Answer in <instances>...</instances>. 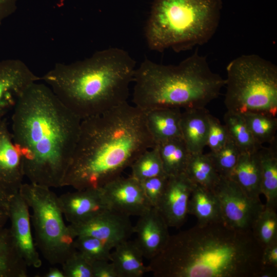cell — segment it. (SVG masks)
<instances>
[{
	"mask_svg": "<svg viewBox=\"0 0 277 277\" xmlns=\"http://www.w3.org/2000/svg\"><path fill=\"white\" fill-rule=\"evenodd\" d=\"M193 185L184 173L169 176L157 208L169 227L179 228L184 223Z\"/></svg>",
	"mask_w": 277,
	"mask_h": 277,
	"instance_id": "5bb4252c",
	"label": "cell"
},
{
	"mask_svg": "<svg viewBox=\"0 0 277 277\" xmlns=\"http://www.w3.org/2000/svg\"><path fill=\"white\" fill-rule=\"evenodd\" d=\"M62 265L65 277H93L92 264L76 249Z\"/></svg>",
	"mask_w": 277,
	"mask_h": 277,
	"instance_id": "d6a6232c",
	"label": "cell"
},
{
	"mask_svg": "<svg viewBox=\"0 0 277 277\" xmlns=\"http://www.w3.org/2000/svg\"><path fill=\"white\" fill-rule=\"evenodd\" d=\"M19 192L32 211L36 247L50 264L62 265L75 250V238L64 222L58 196L50 188L30 182L23 183Z\"/></svg>",
	"mask_w": 277,
	"mask_h": 277,
	"instance_id": "ba28073f",
	"label": "cell"
},
{
	"mask_svg": "<svg viewBox=\"0 0 277 277\" xmlns=\"http://www.w3.org/2000/svg\"><path fill=\"white\" fill-rule=\"evenodd\" d=\"M41 80L27 65L18 59L0 61V120L11 108L25 90Z\"/></svg>",
	"mask_w": 277,
	"mask_h": 277,
	"instance_id": "4fadbf2b",
	"label": "cell"
},
{
	"mask_svg": "<svg viewBox=\"0 0 277 277\" xmlns=\"http://www.w3.org/2000/svg\"><path fill=\"white\" fill-rule=\"evenodd\" d=\"M209 129L207 144L210 152H215L221 148L227 141L229 136L224 124L218 118L209 114Z\"/></svg>",
	"mask_w": 277,
	"mask_h": 277,
	"instance_id": "e575fe53",
	"label": "cell"
},
{
	"mask_svg": "<svg viewBox=\"0 0 277 277\" xmlns=\"http://www.w3.org/2000/svg\"><path fill=\"white\" fill-rule=\"evenodd\" d=\"M17 8V0H0V25Z\"/></svg>",
	"mask_w": 277,
	"mask_h": 277,
	"instance_id": "f35d334b",
	"label": "cell"
},
{
	"mask_svg": "<svg viewBox=\"0 0 277 277\" xmlns=\"http://www.w3.org/2000/svg\"><path fill=\"white\" fill-rule=\"evenodd\" d=\"M221 0H155L145 28L148 47L176 52L205 44L215 34Z\"/></svg>",
	"mask_w": 277,
	"mask_h": 277,
	"instance_id": "8992f818",
	"label": "cell"
},
{
	"mask_svg": "<svg viewBox=\"0 0 277 277\" xmlns=\"http://www.w3.org/2000/svg\"><path fill=\"white\" fill-rule=\"evenodd\" d=\"M277 268L271 267H262L256 277H276Z\"/></svg>",
	"mask_w": 277,
	"mask_h": 277,
	"instance_id": "ab89813d",
	"label": "cell"
},
{
	"mask_svg": "<svg viewBox=\"0 0 277 277\" xmlns=\"http://www.w3.org/2000/svg\"><path fill=\"white\" fill-rule=\"evenodd\" d=\"M113 249L110 262L117 277H142L149 272L144 264L142 253L134 241H124Z\"/></svg>",
	"mask_w": 277,
	"mask_h": 277,
	"instance_id": "ffe728a7",
	"label": "cell"
},
{
	"mask_svg": "<svg viewBox=\"0 0 277 277\" xmlns=\"http://www.w3.org/2000/svg\"><path fill=\"white\" fill-rule=\"evenodd\" d=\"M65 219L70 224H77L110 209L101 188L76 190L58 196Z\"/></svg>",
	"mask_w": 277,
	"mask_h": 277,
	"instance_id": "2e32d148",
	"label": "cell"
},
{
	"mask_svg": "<svg viewBox=\"0 0 277 277\" xmlns=\"http://www.w3.org/2000/svg\"><path fill=\"white\" fill-rule=\"evenodd\" d=\"M168 228L157 208L151 207L138 216L133 226L134 241L144 258L150 260L164 249L170 236Z\"/></svg>",
	"mask_w": 277,
	"mask_h": 277,
	"instance_id": "9a60e30c",
	"label": "cell"
},
{
	"mask_svg": "<svg viewBox=\"0 0 277 277\" xmlns=\"http://www.w3.org/2000/svg\"><path fill=\"white\" fill-rule=\"evenodd\" d=\"M93 277H117L113 265L109 261H98L92 263Z\"/></svg>",
	"mask_w": 277,
	"mask_h": 277,
	"instance_id": "8d00e7d4",
	"label": "cell"
},
{
	"mask_svg": "<svg viewBox=\"0 0 277 277\" xmlns=\"http://www.w3.org/2000/svg\"><path fill=\"white\" fill-rule=\"evenodd\" d=\"M28 267L15 247L9 228H1L0 277H27Z\"/></svg>",
	"mask_w": 277,
	"mask_h": 277,
	"instance_id": "cb8c5ba5",
	"label": "cell"
},
{
	"mask_svg": "<svg viewBox=\"0 0 277 277\" xmlns=\"http://www.w3.org/2000/svg\"><path fill=\"white\" fill-rule=\"evenodd\" d=\"M168 178L169 176L165 174L140 182L144 195L152 207L157 208L166 189Z\"/></svg>",
	"mask_w": 277,
	"mask_h": 277,
	"instance_id": "836d02e7",
	"label": "cell"
},
{
	"mask_svg": "<svg viewBox=\"0 0 277 277\" xmlns=\"http://www.w3.org/2000/svg\"><path fill=\"white\" fill-rule=\"evenodd\" d=\"M154 146L145 112L128 102L82 120L62 187L101 188L121 176L141 153Z\"/></svg>",
	"mask_w": 277,
	"mask_h": 277,
	"instance_id": "7a4b0ae2",
	"label": "cell"
},
{
	"mask_svg": "<svg viewBox=\"0 0 277 277\" xmlns=\"http://www.w3.org/2000/svg\"><path fill=\"white\" fill-rule=\"evenodd\" d=\"M46 277H65L63 270L56 267L50 268L45 274Z\"/></svg>",
	"mask_w": 277,
	"mask_h": 277,
	"instance_id": "60d3db41",
	"label": "cell"
},
{
	"mask_svg": "<svg viewBox=\"0 0 277 277\" xmlns=\"http://www.w3.org/2000/svg\"><path fill=\"white\" fill-rule=\"evenodd\" d=\"M227 111L242 114L259 112L276 116L277 66L261 56L242 55L226 67Z\"/></svg>",
	"mask_w": 277,
	"mask_h": 277,
	"instance_id": "52a82bcc",
	"label": "cell"
},
{
	"mask_svg": "<svg viewBox=\"0 0 277 277\" xmlns=\"http://www.w3.org/2000/svg\"><path fill=\"white\" fill-rule=\"evenodd\" d=\"M242 152L229 137L225 144L215 152L208 153L219 174L229 177Z\"/></svg>",
	"mask_w": 277,
	"mask_h": 277,
	"instance_id": "4dcf8cb0",
	"label": "cell"
},
{
	"mask_svg": "<svg viewBox=\"0 0 277 277\" xmlns=\"http://www.w3.org/2000/svg\"><path fill=\"white\" fill-rule=\"evenodd\" d=\"M229 178L248 196L260 199L261 194V172L257 151L242 153Z\"/></svg>",
	"mask_w": 277,
	"mask_h": 277,
	"instance_id": "7402d4cb",
	"label": "cell"
},
{
	"mask_svg": "<svg viewBox=\"0 0 277 277\" xmlns=\"http://www.w3.org/2000/svg\"><path fill=\"white\" fill-rule=\"evenodd\" d=\"M212 190L219 201L222 222L235 230L252 231L265 207L260 199L248 196L229 177L221 176Z\"/></svg>",
	"mask_w": 277,
	"mask_h": 277,
	"instance_id": "9c48e42d",
	"label": "cell"
},
{
	"mask_svg": "<svg viewBox=\"0 0 277 277\" xmlns=\"http://www.w3.org/2000/svg\"><path fill=\"white\" fill-rule=\"evenodd\" d=\"M156 145L166 174L175 176L184 173L191 154L183 138H175Z\"/></svg>",
	"mask_w": 277,
	"mask_h": 277,
	"instance_id": "d4e9b609",
	"label": "cell"
},
{
	"mask_svg": "<svg viewBox=\"0 0 277 277\" xmlns=\"http://www.w3.org/2000/svg\"><path fill=\"white\" fill-rule=\"evenodd\" d=\"M130 168V176L139 182L166 174L156 145L141 153Z\"/></svg>",
	"mask_w": 277,
	"mask_h": 277,
	"instance_id": "f1b7e54d",
	"label": "cell"
},
{
	"mask_svg": "<svg viewBox=\"0 0 277 277\" xmlns=\"http://www.w3.org/2000/svg\"><path fill=\"white\" fill-rule=\"evenodd\" d=\"M262 251L251 230L196 225L170 235L147 267L155 277H256Z\"/></svg>",
	"mask_w": 277,
	"mask_h": 277,
	"instance_id": "3957f363",
	"label": "cell"
},
{
	"mask_svg": "<svg viewBox=\"0 0 277 277\" xmlns=\"http://www.w3.org/2000/svg\"><path fill=\"white\" fill-rule=\"evenodd\" d=\"M136 68L128 52L112 47L82 61L56 63L41 78L82 121L127 102Z\"/></svg>",
	"mask_w": 277,
	"mask_h": 277,
	"instance_id": "277c9868",
	"label": "cell"
},
{
	"mask_svg": "<svg viewBox=\"0 0 277 277\" xmlns=\"http://www.w3.org/2000/svg\"><path fill=\"white\" fill-rule=\"evenodd\" d=\"M25 177L21 154L5 119L0 120V182L14 193Z\"/></svg>",
	"mask_w": 277,
	"mask_h": 277,
	"instance_id": "e0dca14e",
	"label": "cell"
},
{
	"mask_svg": "<svg viewBox=\"0 0 277 277\" xmlns=\"http://www.w3.org/2000/svg\"><path fill=\"white\" fill-rule=\"evenodd\" d=\"M132 101L143 111L157 108L202 109L217 98L225 79L210 69L196 48L177 65L145 59L136 68Z\"/></svg>",
	"mask_w": 277,
	"mask_h": 277,
	"instance_id": "5b68a950",
	"label": "cell"
},
{
	"mask_svg": "<svg viewBox=\"0 0 277 277\" xmlns=\"http://www.w3.org/2000/svg\"><path fill=\"white\" fill-rule=\"evenodd\" d=\"M261 172V192L265 196V206L275 209L277 205V141L257 151Z\"/></svg>",
	"mask_w": 277,
	"mask_h": 277,
	"instance_id": "44dd1931",
	"label": "cell"
},
{
	"mask_svg": "<svg viewBox=\"0 0 277 277\" xmlns=\"http://www.w3.org/2000/svg\"><path fill=\"white\" fill-rule=\"evenodd\" d=\"M261 264L262 267L277 268V243L263 248Z\"/></svg>",
	"mask_w": 277,
	"mask_h": 277,
	"instance_id": "74e56055",
	"label": "cell"
},
{
	"mask_svg": "<svg viewBox=\"0 0 277 277\" xmlns=\"http://www.w3.org/2000/svg\"><path fill=\"white\" fill-rule=\"evenodd\" d=\"M29 208L19 191L11 197L9 228L15 247L28 267L39 268L42 261L34 241L31 228Z\"/></svg>",
	"mask_w": 277,
	"mask_h": 277,
	"instance_id": "8fae6325",
	"label": "cell"
},
{
	"mask_svg": "<svg viewBox=\"0 0 277 277\" xmlns=\"http://www.w3.org/2000/svg\"><path fill=\"white\" fill-rule=\"evenodd\" d=\"M102 189L110 209L129 216H139L152 207L140 182L131 176L127 178L120 176Z\"/></svg>",
	"mask_w": 277,
	"mask_h": 277,
	"instance_id": "7c38bea8",
	"label": "cell"
},
{
	"mask_svg": "<svg viewBox=\"0 0 277 277\" xmlns=\"http://www.w3.org/2000/svg\"><path fill=\"white\" fill-rule=\"evenodd\" d=\"M13 194L0 182V229L5 227L9 220L10 204Z\"/></svg>",
	"mask_w": 277,
	"mask_h": 277,
	"instance_id": "d590c367",
	"label": "cell"
},
{
	"mask_svg": "<svg viewBox=\"0 0 277 277\" xmlns=\"http://www.w3.org/2000/svg\"><path fill=\"white\" fill-rule=\"evenodd\" d=\"M74 245L91 264L98 261H110L113 248L102 240L90 236H78L75 238Z\"/></svg>",
	"mask_w": 277,
	"mask_h": 277,
	"instance_id": "1f68e13d",
	"label": "cell"
},
{
	"mask_svg": "<svg viewBox=\"0 0 277 277\" xmlns=\"http://www.w3.org/2000/svg\"><path fill=\"white\" fill-rule=\"evenodd\" d=\"M252 232L262 248L277 243L276 209L265 206L252 227Z\"/></svg>",
	"mask_w": 277,
	"mask_h": 277,
	"instance_id": "f546056e",
	"label": "cell"
},
{
	"mask_svg": "<svg viewBox=\"0 0 277 277\" xmlns=\"http://www.w3.org/2000/svg\"><path fill=\"white\" fill-rule=\"evenodd\" d=\"M130 216L107 209L84 222L69 224V231L74 238L90 236L108 244L113 249L129 240L133 232Z\"/></svg>",
	"mask_w": 277,
	"mask_h": 277,
	"instance_id": "30bf717a",
	"label": "cell"
},
{
	"mask_svg": "<svg viewBox=\"0 0 277 277\" xmlns=\"http://www.w3.org/2000/svg\"><path fill=\"white\" fill-rule=\"evenodd\" d=\"M209 114L206 108L184 110L182 112V138L191 154L203 153L206 146Z\"/></svg>",
	"mask_w": 277,
	"mask_h": 277,
	"instance_id": "d6986e66",
	"label": "cell"
},
{
	"mask_svg": "<svg viewBox=\"0 0 277 277\" xmlns=\"http://www.w3.org/2000/svg\"><path fill=\"white\" fill-rule=\"evenodd\" d=\"M13 109L11 133L22 155L25 176L32 183L62 187L81 120L49 87L37 82L25 90Z\"/></svg>",
	"mask_w": 277,
	"mask_h": 277,
	"instance_id": "6da1fadb",
	"label": "cell"
},
{
	"mask_svg": "<svg viewBox=\"0 0 277 277\" xmlns=\"http://www.w3.org/2000/svg\"><path fill=\"white\" fill-rule=\"evenodd\" d=\"M184 174L193 184L212 190L221 177L208 153L203 152L191 154Z\"/></svg>",
	"mask_w": 277,
	"mask_h": 277,
	"instance_id": "484cf974",
	"label": "cell"
},
{
	"mask_svg": "<svg viewBox=\"0 0 277 277\" xmlns=\"http://www.w3.org/2000/svg\"><path fill=\"white\" fill-rule=\"evenodd\" d=\"M188 212L196 217L198 225L222 222L217 196L213 190L197 184L193 185Z\"/></svg>",
	"mask_w": 277,
	"mask_h": 277,
	"instance_id": "603a6c76",
	"label": "cell"
},
{
	"mask_svg": "<svg viewBox=\"0 0 277 277\" xmlns=\"http://www.w3.org/2000/svg\"><path fill=\"white\" fill-rule=\"evenodd\" d=\"M144 111L147 127L155 145L182 137L181 109L157 108Z\"/></svg>",
	"mask_w": 277,
	"mask_h": 277,
	"instance_id": "ac0fdd59",
	"label": "cell"
},
{
	"mask_svg": "<svg viewBox=\"0 0 277 277\" xmlns=\"http://www.w3.org/2000/svg\"><path fill=\"white\" fill-rule=\"evenodd\" d=\"M224 122L229 137L242 153H254L263 146L255 141L241 114L227 111Z\"/></svg>",
	"mask_w": 277,
	"mask_h": 277,
	"instance_id": "4316f807",
	"label": "cell"
},
{
	"mask_svg": "<svg viewBox=\"0 0 277 277\" xmlns=\"http://www.w3.org/2000/svg\"><path fill=\"white\" fill-rule=\"evenodd\" d=\"M241 114L255 141L260 145L270 144L276 139V116L268 113L251 111Z\"/></svg>",
	"mask_w": 277,
	"mask_h": 277,
	"instance_id": "83f0119b",
	"label": "cell"
}]
</instances>
